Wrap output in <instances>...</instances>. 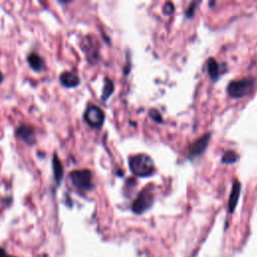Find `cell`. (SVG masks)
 Here are the masks:
<instances>
[{
    "label": "cell",
    "instance_id": "obj_13",
    "mask_svg": "<svg viewBox=\"0 0 257 257\" xmlns=\"http://www.w3.org/2000/svg\"><path fill=\"white\" fill-rule=\"evenodd\" d=\"M113 91H114V84H113V82L109 78H106L105 87H104V90H103V92H102L103 101H106L107 99H109L111 94L113 93Z\"/></svg>",
    "mask_w": 257,
    "mask_h": 257
},
{
    "label": "cell",
    "instance_id": "obj_4",
    "mask_svg": "<svg viewBox=\"0 0 257 257\" xmlns=\"http://www.w3.org/2000/svg\"><path fill=\"white\" fill-rule=\"evenodd\" d=\"M154 204V196L149 188L144 190L135 199L132 204V211L135 214H143L147 210L150 209Z\"/></svg>",
    "mask_w": 257,
    "mask_h": 257
},
{
    "label": "cell",
    "instance_id": "obj_10",
    "mask_svg": "<svg viewBox=\"0 0 257 257\" xmlns=\"http://www.w3.org/2000/svg\"><path fill=\"white\" fill-rule=\"evenodd\" d=\"M28 62L34 72H42L45 67V60L36 52H31L28 57Z\"/></svg>",
    "mask_w": 257,
    "mask_h": 257
},
{
    "label": "cell",
    "instance_id": "obj_5",
    "mask_svg": "<svg viewBox=\"0 0 257 257\" xmlns=\"http://www.w3.org/2000/svg\"><path fill=\"white\" fill-rule=\"evenodd\" d=\"M85 121L93 128H100L105 121V114L97 106H90L85 113Z\"/></svg>",
    "mask_w": 257,
    "mask_h": 257
},
{
    "label": "cell",
    "instance_id": "obj_11",
    "mask_svg": "<svg viewBox=\"0 0 257 257\" xmlns=\"http://www.w3.org/2000/svg\"><path fill=\"white\" fill-rule=\"evenodd\" d=\"M207 71H208V74L211 79L214 80V82H216V80H217L221 76L220 65L213 58L209 59L207 61Z\"/></svg>",
    "mask_w": 257,
    "mask_h": 257
},
{
    "label": "cell",
    "instance_id": "obj_14",
    "mask_svg": "<svg viewBox=\"0 0 257 257\" xmlns=\"http://www.w3.org/2000/svg\"><path fill=\"white\" fill-rule=\"evenodd\" d=\"M238 158L239 157H238L237 153H235L234 151H227L223 155V157L221 159V162L224 164H234L237 162Z\"/></svg>",
    "mask_w": 257,
    "mask_h": 257
},
{
    "label": "cell",
    "instance_id": "obj_2",
    "mask_svg": "<svg viewBox=\"0 0 257 257\" xmlns=\"http://www.w3.org/2000/svg\"><path fill=\"white\" fill-rule=\"evenodd\" d=\"M254 87V79L251 77L233 80L227 87V92L231 98H242L247 96Z\"/></svg>",
    "mask_w": 257,
    "mask_h": 257
},
{
    "label": "cell",
    "instance_id": "obj_17",
    "mask_svg": "<svg viewBox=\"0 0 257 257\" xmlns=\"http://www.w3.org/2000/svg\"><path fill=\"white\" fill-rule=\"evenodd\" d=\"M0 257H7V253L4 250V248L0 247Z\"/></svg>",
    "mask_w": 257,
    "mask_h": 257
},
{
    "label": "cell",
    "instance_id": "obj_1",
    "mask_svg": "<svg viewBox=\"0 0 257 257\" xmlns=\"http://www.w3.org/2000/svg\"><path fill=\"white\" fill-rule=\"evenodd\" d=\"M130 169L138 177H149L155 173L153 160L146 154H138L130 158Z\"/></svg>",
    "mask_w": 257,
    "mask_h": 257
},
{
    "label": "cell",
    "instance_id": "obj_19",
    "mask_svg": "<svg viewBox=\"0 0 257 257\" xmlns=\"http://www.w3.org/2000/svg\"><path fill=\"white\" fill-rule=\"evenodd\" d=\"M7 257H13V256H10V255H7Z\"/></svg>",
    "mask_w": 257,
    "mask_h": 257
},
{
    "label": "cell",
    "instance_id": "obj_6",
    "mask_svg": "<svg viewBox=\"0 0 257 257\" xmlns=\"http://www.w3.org/2000/svg\"><path fill=\"white\" fill-rule=\"evenodd\" d=\"M211 134L208 133L206 135H203L201 138L196 140L194 143H192L188 148V156L190 158H195L198 156H201L208 147L209 141H210Z\"/></svg>",
    "mask_w": 257,
    "mask_h": 257
},
{
    "label": "cell",
    "instance_id": "obj_15",
    "mask_svg": "<svg viewBox=\"0 0 257 257\" xmlns=\"http://www.w3.org/2000/svg\"><path fill=\"white\" fill-rule=\"evenodd\" d=\"M150 116H151V118H152L154 121H158V123H161V121H162V116L160 115V113H159L158 111L152 110V111L150 112Z\"/></svg>",
    "mask_w": 257,
    "mask_h": 257
},
{
    "label": "cell",
    "instance_id": "obj_7",
    "mask_svg": "<svg viewBox=\"0 0 257 257\" xmlns=\"http://www.w3.org/2000/svg\"><path fill=\"white\" fill-rule=\"evenodd\" d=\"M15 136L17 139L23 141L29 146H33L36 143V137L33 129L30 126L22 125L19 126L15 131Z\"/></svg>",
    "mask_w": 257,
    "mask_h": 257
},
{
    "label": "cell",
    "instance_id": "obj_16",
    "mask_svg": "<svg viewBox=\"0 0 257 257\" xmlns=\"http://www.w3.org/2000/svg\"><path fill=\"white\" fill-rule=\"evenodd\" d=\"M173 10H174V5L171 2H167L164 6V12L166 13V15H171Z\"/></svg>",
    "mask_w": 257,
    "mask_h": 257
},
{
    "label": "cell",
    "instance_id": "obj_3",
    "mask_svg": "<svg viewBox=\"0 0 257 257\" xmlns=\"http://www.w3.org/2000/svg\"><path fill=\"white\" fill-rule=\"evenodd\" d=\"M70 180L79 191H89L92 189V175L90 170H75L70 174Z\"/></svg>",
    "mask_w": 257,
    "mask_h": 257
},
{
    "label": "cell",
    "instance_id": "obj_18",
    "mask_svg": "<svg viewBox=\"0 0 257 257\" xmlns=\"http://www.w3.org/2000/svg\"><path fill=\"white\" fill-rule=\"evenodd\" d=\"M2 80H3V74L0 72V84L2 83Z\"/></svg>",
    "mask_w": 257,
    "mask_h": 257
},
{
    "label": "cell",
    "instance_id": "obj_12",
    "mask_svg": "<svg viewBox=\"0 0 257 257\" xmlns=\"http://www.w3.org/2000/svg\"><path fill=\"white\" fill-rule=\"evenodd\" d=\"M52 171H53V176H55L57 183L60 184L63 177V167L57 154L53 155V158H52Z\"/></svg>",
    "mask_w": 257,
    "mask_h": 257
},
{
    "label": "cell",
    "instance_id": "obj_8",
    "mask_svg": "<svg viewBox=\"0 0 257 257\" xmlns=\"http://www.w3.org/2000/svg\"><path fill=\"white\" fill-rule=\"evenodd\" d=\"M60 82L65 88H76L79 85L80 78L76 72H63L60 76Z\"/></svg>",
    "mask_w": 257,
    "mask_h": 257
},
{
    "label": "cell",
    "instance_id": "obj_9",
    "mask_svg": "<svg viewBox=\"0 0 257 257\" xmlns=\"http://www.w3.org/2000/svg\"><path fill=\"white\" fill-rule=\"evenodd\" d=\"M240 192H241V184L238 180H235L233 183L231 194H230L229 200H228V212L229 213L232 214L235 211V208L237 206V203L240 197Z\"/></svg>",
    "mask_w": 257,
    "mask_h": 257
}]
</instances>
